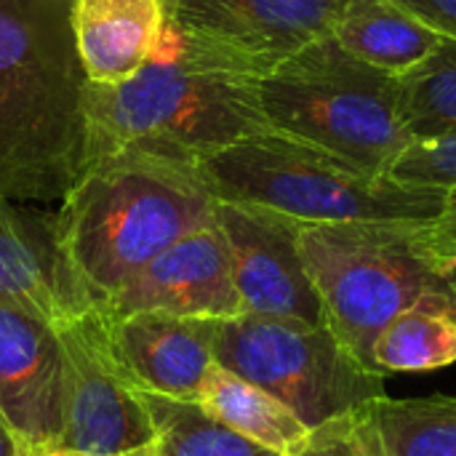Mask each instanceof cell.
<instances>
[{"mask_svg": "<svg viewBox=\"0 0 456 456\" xmlns=\"http://www.w3.org/2000/svg\"><path fill=\"white\" fill-rule=\"evenodd\" d=\"M72 0L0 8V198L61 200L86 168Z\"/></svg>", "mask_w": 456, "mask_h": 456, "instance_id": "1", "label": "cell"}, {"mask_svg": "<svg viewBox=\"0 0 456 456\" xmlns=\"http://www.w3.org/2000/svg\"><path fill=\"white\" fill-rule=\"evenodd\" d=\"M200 163L150 152L91 160L53 214L59 246L102 307L184 235L216 222Z\"/></svg>", "mask_w": 456, "mask_h": 456, "instance_id": "2", "label": "cell"}, {"mask_svg": "<svg viewBox=\"0 0 456 456\" xmlns=\"http://www.w3.org/2000/svg\"><path fill=\"white\" fill-rule=\"evenodd\" d=\"M86 166L112 152H150L200 163L230 144L273 131L256 80L192 56L166 29L155 59L134 77L86 80Z\"/></svg>", "mask_w": 456, "mask_h": 456, "instance_id": "3", "label": "cell"}, {"mask_svg": "<svg viewBox=\"0 0 456 456\" xmlns=\"http://www.w3.org/2000/svg\"><path fill=\"white\" fill-rule=\"evenodd\" d=\"M430 224H302L299 251L321 297L323 323L369 371H377L374 342L401 313L438 307L456 318V262L436 246Z\"/></svg>", "mask_w": 456, "mask_h": 456, "instance_id": "4", "label": "cell"}, {"mask_svg": "<svg viewBox=\"0 0 456 456\" xmlns=\"http://www.w3.org/2000/svg\"><path fill=\"white\" fill-rule=\"evenodd\" d=\"M216 200L262 206L302 224L409 219L433 222L446 190L371 174L321 147L267 131L200 160Z\"/></svg>", "mask_w": 456, "mask_h": 456, "instance_id": "5", "label": "cell"}, {"mask_svg": "<svg viewBox=\"0 0 456 456\" xmlns=\"http://www.w3.org/2000/svg\"><path fill=\"white\" fill-rule=\"evenodd\" d=\"M275 134L387 174L411 144L398 112V75L350 53L331 32L256 77Z\"/></svg>", "mask_w": 456, "mask_h": 456, "instance_id": "6", "label": "cell"}, {"mask_svg": "<svg viewBox=\"0 0 456 456\" xmlns=\"http://www.w3.org/2000/svg\"><path fill=\"white\" fill-rule=\"evenodd\" d=\"M214 363L275 395L310 430L385 395V374L369 371L329 326L240 313L216 321Z\"/></svg>", "mask_w": 456, "mask_h": 456, "instance_id": "7", "label": "cell"}, {"mask_svg": "<svg viewBox=\"0 0 456 456\" xmlns=\"http://www.w3.org/2000/svg\"><path fill=\"white\" fill-rule=\"evenodd\" d=\"M347 0H171L166 29L211 67L262 77L329 35Z\"/></svg>", "mask_w": 456, "mask_h": 456, "instance_id": "8", "label": "cell"}, {"mask_svg": "<svg viewBox=\"0 0 456 456\" xmlns=\"http://www.w3.org/2000/svg\"><path fill=\"white\" fill-rule=\"evenodd\" d=\"M64 347L61 438L56 452L134 454L152 444L139 390L126 379L104 337L99 310L59 326Z\"/></svg>", "mask_w": 456, "mask_h": 456, "instance_id": "9", "label": "cell"}, {"mask_svg": "<svg viewBox=\"0 0 456 456\" xmlns=\"http://www.w3.org/2000/svg\"><path fill=\"white\" fill-rule=\"evenodd\" d=\"M216 224L230 248L243 313L326 326L321 297L299 251L302 222L262 206L219 200Z\"/></svg>", "mask_w": 456, "mask_h": 456, "instance_id": "10", "label": "cell"}, {"mask_svg": "<svg viewBox=\"0 0 456 456\" xmlns=\"http://www.w3.org/2000/svg\"><path fill=\"white\" fill-rule=\"evenodd\" d=\"M104 318L131 313H168L179 318H235L243 313L235 289L232 259L219 224L200 227L147 267H142L120 291L102 302Z\"/></svg>", "mask_w": 456, "mask_h": 456, "instance_id": "11", "label": "cell"}, {"mask_svg": "<svg viewBox=\"0 0 456 456\" xmlns=\"http://www.w3.org/2000/svg\"><path fill=\"white\" fill-rule=\"evenodd\" d=\"M64 347L59 326L0 299V414L37 452L61 438Z\"/></svg>", "mask_w": 456, "mask_h": 456, "instance_id": "12", "label": "cell"}, {"mask_svg": "<svg viewBox=\"0 0 456 456\" xmlns=\"http://www.w3.org/2000/svg\"><path fill=\"white\" fill-rule=\"evenodd\" d=\"M102 321L110 353L139 393L198 401L214 369V318L131 313Z\"/></svg>", "mask_w": 456, "mask_h": 456, "instance_id": "13", "label": "cell"}, {"mask_svg": "<svg viewBox=\"0 0 456 456\" xmlns=\"http://www.w3.org/2000/svg\"><path fill=\"white\" fill-rule=\"evenodd\" d=\"M0 299L56 326L99 310L59 246L53 216L8 198H0Z\"/></svg>", "mask_w": 456, "mask_h": 456, "instance_id": "14", "label": "cell"}, {"mask_svg": "<svg viewBox=\"0 0 456 456\" xmlns=\"http://www.w3.org/2000/svg\"><path fill=\"white\" fill-rule=\"evenodd\" d=\"M69 27L83 75L112 86L144 69L166 37V0H72Z\"/></svg>", "mask_w": 456, "mask_h": 456, "instance_id": "15", "label": "cell"}, {"mask_svg": "<svg viewBox=\"0 0 456 456\" xmlns=\"http://www.w3.org/2000/svg\"><path fill=\"white\" fill-rule=\"evenodd\" d=\"M331 35L358 59L403 75L444 37L395 0H347Z\"/></svg>", "mask_w": 456, "mask_h": 456, "instance_id": "16", "label": "cell"}, {"mask_svg": "<svg viewBox=\"0 0 456 456\" xmlns=\"http://www.w3.org/2000/svg\"><path fill=\"white\" fill-rule=\"evenodd\" d=\"M198 403L243 438L278 456H297L310 438V428L289 406L216 363L200 387Z\"/></svg>", "mask_w": 456, "mask_h": 456, "instance_id": "17", "label": "cell"}, {"mask_svg": "<svg viewBox=\"0 0 456 456\" xmlns=\"http://www.w3.org/2000/svg\"><path fill=\"white\" fill-rule=\"evenodd\" d=\"M382 456H456V395L366 401Z\"/></svg>", "mask_w": 456, "mask_h": 456, "instance_id": "18", "label": "cell"}, {"mask_svg": "<svg viewBox=\"0 0 456 456\" xmlns=\"http://www.w3.org/2000/svg\"><path fill=\"white\" fill-rule=\"evenodd\" d=\"M139 395L152 422L150 456H278L211 417L198 401Z\"/></svg>", "mask_w": 456, "mask_h": 456, "instance_id": "19", "label": "cell"}, {"mask_svg": "<svg viewBox=\"0 0 456 456\" xmlns=\"http://www.w3.org/2000/svg\"><path fill=\"white\" fill-rule=\"evenodd\" d=\"M398 112L411 142L456 134V40L444 37L419 64L398 75Z\"/></svg>", "mask_w": 456, "mask_h": 456, "instance_id": "20", "label": "cell"}, {"mask_svg": "<svg viewBox=\"0 0 456 456\" xmlns=\"http://www.w3.org/2000/svg\"><path fill=\"white\" fill-rule=\"evenodd\" d=\"M379 374H422L456 363V318L438 307H411L379 334L371 350Z\"/></svg>", "mask_w": 456, "mask_h": 456, "instance_id": "21", "label": "cell"}, {"mask_svg": "<svg viewBox=\"0 0 456 456\" xmlns=\"http://www.w3.org/2000/svg\"><path fill=\"white\" fill-rule=\"evenodd\" d=\"M387 174L414 187H456V134L430 142H411Z\"/></svg>", "mask_w": 456, "mask_h": 456, "instance_id": "22", "label": "cell"}, {"mask_svg": "<svg viewBox=\"0 0 456 456\" xmlns=\"http://www.w3.org/2000/svg\"><path fill=\"white\" fill-rule=\"evenodd\" d=\"M297 456H382L377 433L358 406L310 430L307 444Z\"/></svg>", "mask_w": 456, "mask_h": 456, "instance_id": "23", "label": "cell"}, {"mask_svg": "<svg viewBox=\"0 0 456 456\" xmlns=\"http://www.w3.org/2000/svg\"><path fill=\"white\" fill-rule=\"evenodd\" d=\"M441 37L456 40V0H395Z\"/></svg>", "mask_w": 456, "mask_h": 456, "instance_id": "24", "label": "cell"}, {"mask_svg": "<svg viewBox=\"0 0 456 456\" xmlns=\"http://www.w3.org/2000/svg\"><path fill=\"white\" fill-rule=\"evenodd\" d=\"M436 246L456 262V187H449L444 195V208L430 224Z\"/></svg>", "mask_w": 456, "mask_h": 456, "instance_id": "25", "label": "cell"}, {"mask_svg": "<svg viewBox=\"0 0 456 456\" xmlns=\"http://www.w3.org/2000/svg\"><path fill=\"white\" fill-rule=\"evenodd\" d=\"M0 456H45L37 454L11 425L8 419L0 414Z\"/></svg>", "mask_w": 456, "mask_h": 456, "instance_id": "26", "label": "cell"}, {"mask_svg": "<svg viewBox=\"0 0 456 456\" xmlns=\"http://www.w3.org/2000/svg\"><path fill=\"white\" fill-rule=\"evenodd\" d=\"M45 456H150V449L134 452V454H80V452H48Z\"/></svg>", "mask_w": 456, "mask_h": 456, "instance_id": "27", "label": "cell"}, {"mask_svg": "<svg viewBox=\"0 0 456 456\" xmlns=\"http://www.w3.org/2000/svg\"><path fill=\"white\" fill-rule=\"evenodd\" d=\"M5 3H11V0H0V8H3V5H5Z\"/></svg>", "mask_w": 456, "mask_h": 456, "instance_id": "28", "label": "cell"}, {"mask_svg": "<svg viewBox=\"0 0 456 456\" xmlns=\"http://www.w3.org/2000/svg\"><path fill=\"white\" fill-rule=\"evenodd\" d=\"M168 3H171V0H166V5H168Z\"/></svg>", "mask_w": 456, "mask_h": 456, "instance_id": "29", "label": "cell"}]
</instances>
